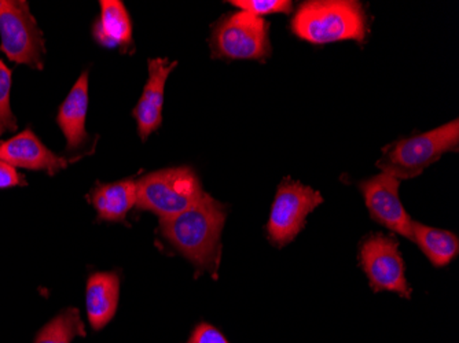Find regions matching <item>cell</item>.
Segmentation results:
<instances>
[{
  "mask_svg": "<svg viewBox=\"0 0 459 343\" xmlns=\"http://www.w3.org/2000/svg\"><path fill=\"white\" fill-rule=\"evenodd\" d=\"M230 4L238 7L241 12L260 18L275 13L289 14L293 10V4L289 0H233Z\"/></svg>",
  "mask_w": 459,
  "mask_h": 343,
  "instance_id": "d6986e66",
  "label": "cell"
},
{
  "mask_svg": "<svg viewBox=\"0 0 459 343\" xmlns=\"http://www.w3.org/2000/svg\"><path fill=\"white\" fill-rule=\"evenodd\" d=\"M291 30L312 45L366 38V15L362 4L352 0L304 2L291 20Z\"/></svg>",
  "mask_w": 459,
  "mask_h": 343,
  "instance_id": "7a4b0ae2",
  "label": "cell"
},
{
  "mask_svg": "<svg viewBox=\"0 0 459 343\" xmlns=\"http://www.w3.org/2000/svg\"><path fill=\"white\" fill-rule=\"evenodd\" d=\"M100 4V15L92 30L95 40L103 47L134 50L133 22L123 2L102 0Z\"/></svg>",
  "mask_w": 459,
  "mask_h": 343,
  "instance_id": "5bb4252c",
  "label": "cell"
},
{
  "mask_svg": "<svg viewBox=\"0 0 459 343\" xmlns=\"http://www.w3.org/2000/svg\"><path fill=\"white\" fill-rule=\"evenodd\" d=\"M360 262L374 291H392L410 298L411 288L396 239L383 234L371 235L360 247Z\"/></svg>",
  "mask_w": 459,
  "mask_h": 343,
  "instance_id": "ba28073f",
  "label": "cell"
},
{
  "mask_svg": "<svg viewBox=\"0 0 459 343\" xmlns=\"http://www.w3.org/2000/svg\"><path fill=\"white\" fill-rule=\"evenodd\" d=\"M0 51L10 61L36 71L43 69L46 43L30 4L22 0H0Z\"/></svg>",
  "mask_w": 459,
  "mask_h": 343,
  "instance_id": "5b68a950",
  "label": "cell"
},
{
  "mask_svg": "<svg viewBox=\"0 0 459 343\" xmlns=\"http://www.w3.org/2000/svg\"><path fill=\"white\" fill-rule=\"evenodd\" d=\"M399 184L401 180L381 172L377 176L360 183V190L373 220L392 232L412 239V220L402 205Z\"/></svg>",
  "mask_w": 459,
  "mask_h": 343,
  "instance_id": "9c48e42d",
  "label": "cell"
},
{
  "mask_svg": "<svg viewBox=\"0 0 459 343\" xmlns=\"http://www.w3.org/2000/svg\"><path fill=\"white\" fill-rule=\"evenodd\" d=\"M459 121L454 120L429 133L394 141L384 149L377 167L396 179H414L448 151H458Z\"/></svg>",
  "mask_w": 459,
  "mask_h": 343,
  "instance_id": "3957f363",
  "label": "cell"
},
{
  "mask_svg": "<svg viewBox=\"0 0 459 343\" xmlns=\"http://www.w3.org/2000/svg\"><path fill=\"white\" fill-rule=\"evenodd\" d=\"M89 110V72H82L74 89L62 103L56 123L66 139L69 151L80 149L86 143V117Z\"/></svg>",
  "mask_w": 459,
  "mask_h": 343,
  "instance_id": "7c38bea8",
  "label": "cell"
},
{
  "mask_svg": "<svg viewBox=\"0 0 459 343\" xmlns=\"http://www.w3.org/2000/svg\"><path fill=\"white\" fill-rule=\"evenodd\" d=\"M12 84V71L0 59V136L17 131V120L13 115L12 105H10Z\"/></svg>",
  "mask_w": 459,
  "mask_h": 343,
  "instance_id": "ac0fdd59",
  "label": "cell"
},
{
  "mask_svg": "<svg viewBox=\"0 0 459 343\" xmlns=\"http://www.w3.org/2000/svg\"><path fill=\"white\" fill-rule=\"evenodd\" d=\"M84 326L77 309H66L39 331L35 343H71L74 337L84 335Z\"/></svg>",
  "mask_w": 459,
  "mask_h": 343,
  "instance_id": "e0dca14e",
  "label": "cell"
},
{
  "mask_svg": "<svg viewBox=\"0 0 459 343\" xmlns=\"http://www.w3.org/2000/svg\"><path fill=\"white\" fill-rule=\"evenodd\" d=\"M324 202L318 191L285 179L278 187L267 224L268 238L282 247L290 244L306 226V219Z\"/></svg>",
  "mask_w": 459,
  "mask_h": 343,
  "instance_id": "52a82bcc",
  "label": "cell"
},
{
  "mask_svg": "<svg viewBox=\"0 0 459 343\" xmlns=\"http://www.w3.org/2000/svg\"><path fill=\"white\" fill-rule=\"evenodd\" d=\"M24 175L18 174L17 167L7 162L0 161V188L15 187V185H25Z\"/></svg>",
  "mask_w": 459,
  "mask_h": 343,
  "instance_id": "44dd1931",
  "label": "cell"
},
{
  "mask_svg": "<svg viewBox=\"0 0 459 343\" xmlns=\"http://www.w3.org/2000/svg\"><path fill=\"white\" fill-rule=\"evenodd\" d=\"M211 50L213 58H268L271 46L267 21L245 12L224 15L213 27Z\"/></svg>",
  "mask_w": 459,
  "mask_h": 343,
  "instance_id": "8992f818",
  "label": "cell"
},
{
  "mask_svg": "<svg viewBox=\"0 0 459 343\" xmlns=\"http://www.w3.org/2000/svg\"><path fill=\"white\" fill-rule=\"evenodd\" d=\"M411 232V241L421 247L422 252L435 267H446L458 254L459 241L453 232L432 228L415 221H412Z\"/></svg>",
  "mask_w": 459,
  "mask_h": 343,
  "instance_id": "2e32d148",
  "label": "cell"
},
{
  "mask_svg": "<svg viewBox=\"0 0 459 343\" xmlns=\"http://www.w3.org/2000/svg\"><path fill=\"white\" fill-rule=\"evenodd\" d=\"M203 194L200 180L190 167L159 170L136 182V206L161 220L192 208Z\"/></svg>",
  "mask_w": 459,
  "mask_h": 343,
  "instance_id": "277c9868",
  "label": "cell"
},
{
  "mask_svg": "<svg viewBox=\"0 0 459 343\" xmlns=\"http://www.w3.org/2000/svg\"><path fill=\"white\" fill-rule=\"evenodd\" d=\"M224 206L204 193L187 210L161 220L162 235L200 270H215L221 255Z\"/></svg>",
  "mask_w": 459,
  "mask_h": 343,
  "instance_id": "6da1fadb",
  "label": "cell"
},
{
  "mask_svg": "<svg viewBox=\"0 0 459 343\" xmlns=\"http://www.w3.org/2000/svg\"><path fill=\"white\" fill-rule=\"evenodd\" d=\"M120 278L115 272H98L87 282L86 308L92 329L100 330L109 323L117 311Z\"/></svg>",
  "mask_w": 459,
  "mask_h": 343,
  "instance_id": "4fadbf2b",
  "label": "cell"
},
{
  "mask_svg": "<svg viewBox=\"0 0 459 343\" xmlns=\"http://www.w3.org/2000/svg\"><path fill=\"white\" fill-rule=\"evenodd\" d=\"M98 218L105 221H123L136 205V182L133 179L110 184H98L90 194Z\"/></svg>",
  "mask_w": 459,
  "mask_h": 343,
  "instance_id": "9a60e30c",
  "label": "cell"
},
{
  "mask_svg": "<svg viewBox=\"0 0 459 343\" xmlns=\"http://www.w3.org/2000/svg\"><path fill=\"white\" fill-rule=\"evenodd\" d=\"M187 343H229L221 331L210 324H200Z\"/></svg>",
  "mask_w": 459,
  "mask_h": 343,
  "instance_id": "ffe728a7",
  "label": "cell"
},
{
  "mask_svg": "<svg viewBox=\"0 0 459 343\" xmlns=\"http://www.w3.org/2000/svg\"><path fill=\"white\" fill-rule=\"evenodd\" d=\"M0 161L7 162L14 167L45 170L48 175H56L59 170L65 169L74 159H66L54 154L28 128L9 141H0Z\"/></svg>",
  "mask_w": 459,
  "mask_h": 343,
  "instance_id": "8fae6325",
  "label": "cell"
},
{
  "mask_svg": "<svg viewBox=\"0 0 459 343\" xmlns=\"http://www.w3.org/2000/svg\"><path fill=\"white\" fill-rule=\"evenodd\" d=\"M177 66L178 62H169L167 58L149 59V80L133 110L142 141H146L161 125L165 82Z\"/></svg>",
  "mask_w": 459,
  "mask_h": 343,
  "instance_id": "30bf717a",
  "label": "cell"
}]
</instances>
